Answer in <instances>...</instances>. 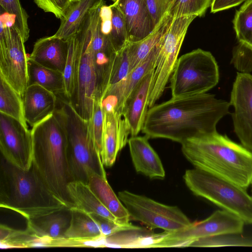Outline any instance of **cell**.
<instances>
[{
  "label": "cell",
  "mask_w": 252,
  "mask_h": 252,
  "mask_svg": "<svg viewBox=\"0 0 252 252\" xmlns=\"http://www.w3.org/2000/svg\"><path fill=\"white\" fill-rule=\"evenodd\" d=\"M229 102L204 93L172 97L148 109L142 132L148 138L183 143L217 131L219 122L229 113Z\"/></svg>",
  "instance_id": "cell-1"
},
{
  "label": "cell",
  "mask_w": 252,
  "mask_h": 252,
  "mask_svg": "<svg viewBox=\"0 0 252 252\" xmlns=\"http://www.w3.org/2000/svg\"><path fill=\"white\" fill-rule=\"evenodd\" d=\"M182 151L194 168L228 180L246 189L252 184V152L217 131L190 138Z\"/></svg>",
  "instance_id": "cell-2"
},
{
  "label": "cell",
  "mask_w": 252,
  "mask_h": 252,
  "mask_svg": "<svg viewBox=\"0 0 252 252\" xmlns=\"http://www.w3.org/2000/svg\"><path fill=\"white\" fill-rule=\"evenodd\" d=\"M0 206L14 211L27 220L69 209L49 189L32 163L19 168L1 156Z\"/></svg>",
  "instance_id": "cell-3"
},
{
  "label": "cell",
  "mask_w": 252,
  "mask_h": 252,
  "mask_svg": "<svg viewBox=\"0 0 252 252\" xmlns=\"http://www.w3.org/2000/svg\"><path fill=\"white\" fill-rule=\"evenodd\" d=\"M32 163L51 192L69 209L74 208L67 185L72 181L64 128L53 114L32 127Z\"/></svg>",
  "instance_id": "cell-4"
},
{
  "label": "cell",
  "mask_w": 252,
  "mask_h": 252,
  "mask_svg": "<svg viewBox=\"0 0 252 252\" xmlns=\"http://www.w3.org/2000/svg\"><path fill=\"white\" fill-rule=\"evenodd\" d=\"M57 97L54 114L65 131L67 163L72 181L88 184L93 174L106 177L100 154L91 135L89 121L84 120L76 112L66 97Z\"/></svg>",
  "instance_id": "cell-5"
},
{
  "label": "cell",
  "mask_w": 252,
  "mask_h": 252,
  "mask_svg": "<svg viewBox=\"0 0 252 252\" xmlns=\"http://www.w3.org/2000/svg\"><path fill=\"white\" fill-rule=\"evenodd\" d=\"M104 4L105 2L103 0H99L75 34L78 44V62L74 91L68 100L76 112L87 121H90L92 118L96 91L92 40L100 18L101 8Z\"/></svg>",
  "instance_id": "cell-6"
},
{
  "label": "cell",
  "mask_w": 252,
  "mask_h": 252,
  "mask_svg": "<svg viewBox=\"0 0 252 252\" xmlns=\"http://www.w3.org/2000/svg\"><path fill=\"white\" fill-rule=\"evenodd\" d=\"M183 179L195 195L204 198L252 224V196L246 189L221 177L194 168L186 171Z\"/></svg>",
  "instance_id": "cell-7"
},
{
  "label": "cell",
  "mask_w": 252,
  "mask_h": 252,
  "mask_svg": "<svg viewBox=\"0 0 252 252\" xmlns=\"http://www.w3.org/2000/svg\"><path fill=\"white\" fill-rule=\"evenodd\" d=\"M220 78L217 62L211 52L197 49L177 59L170 77L172 97L207 93Z\"/></svg>",
  "instance_id": "cell-8"
},
{
  "label": "cell",
  "mask_w": 252,
  "mask_h": 252,
  "mask_svg": "<svg viewBox=\"0 0 252 252\" xmlns=\"http://www.w3.org/2000/svg\"><path fill=\"white\" fill-rule=\"evenodd\" d=\"M14 23L13 16L1 10L0 76L23 97L29 86L28 57Z\"/></svg>",
  "instance_id": "cell-9"
},
{
  "label": "cell",
  "mask_w": 252,
  "mask_h": 252,
  "mask_svg": "<svg viewBox=\"0 0 252 252\" xmlns=\"http://www.w3.org/2000/svg\"><path fill=\"white\" fill-rule=\"evenodd\" d=\"M118 197L127 211L130 220L151 228L173 232L186 228L192 223L177 206L165 205L126 190L119 192Z\"/></svg>",
  "instance_id": "cell-10"
},
{
  "label": "cell",
  "mask_w": 252,
  "mask_h": 252,
  "mask_svg": "<svg viewBox=\"0 0 252 252\" xmlns=\"http://www.w3.org/2000/svg\"><path fill=\"white\" fill-rule=\"evenodd\" d=\"M195 16L174 18L157 54L151 81L148 107L155 105L165 90L174 69L178 56L189 25Z\"/></svg>",
  "instance_id": "cell-11"
},
{
  "label": "cell",
  "mask_w": 252,
  "mask_h": 252,
  "mask_svg": "<svg viewBox=\"0 0 252 252\" xmlns=\"http://www.w3.org/2000/svg\"><path fill=\"white\" fill-rule=\"evenodd\" d=\"M245 222L227 211L217 210L206 219L195 222L184 229L168 232L157 248L189 246L200 238L224 234H241Z\"/></svg>",
  "instance_id": "cell-12"
},
{
  "label": "cell",
  "mask_w": 252,
  "mask_h": 252,
  "mask_svg": "<svg viewBox=\"0 0 252 252\" xmlns=\"http://www.w3.org/2000/svg\"><path fill=\"white\" fill-rule=\"evenodd\" d=\"M0 151L9 162L23 170L32 163L31 130L17 120L0 113Z\"/></svg>",
  "instance_id": "cell-13"
},
{
  "label": "cell",
  "mask_w": 252,
  "mask_h": 252,
  "mask_svg": "<svg viewBox=\"0 0 252 252\" xmlns=\"http://www.w3.org/2000/svg\"><path fill=\"white\" fill-rule=\"evenodd\" d=\"M234 131L246 148L252 152V75L238 72L233 82L229 102Z\"/></svg>",
  "instance_id": "cell-14"
},
{
  "label": "cell",
  "mask_w": 252,
  "mask_h": 252,
  "mask_svg": "<svg viewBox=\"0 0 252 252\" xmlns=\"http://www.w3.org/2000/svg\"><path fill=\"white\" fill-rule=\"evenodd\" d=\"M104 123L101 158L103 165L111 167L118 154L128 142L129 127L122 114L114 110L103 111Z\"/></svg>",
  "instance_id": "cell-15"
},
{
  "label": "cell",
  "mask_w": 252,
  "mask_h": 252,
  "mask_svg": "<svg viewBox=\"0 0 252 252\" xmlns=\"http://www.w3.org/2000/svg\"><path fill=\"white\" fill-rule=\"evenodd\" d=\"M114 3L123 14L128 42L139 41L154 30L155 27L146 0H118Z\"/></svg>",
  "instance_id": "cell-16"
},
{
  "label": "cell",
  "mask_w": 252,
  "mask_h": 252,
  "mask_svg": "<svg viewBox=\"0 0 252 252\" xmlns=\"http://www.w3.org/2000/svg\"><path fill=\"white\" fill-rule=\"evenodd\" d=\"M92 59L96 80L95 100H100L108 84L112 62L116 54L108 36L104 34L100 26V19L94 29L92 40Z\"/></svg>",
  "instance_id": "cell-17"
},
{
  "label": "cell",
  "mask_w": 252,
  "mask_h": 252,
  "mask_svg": "<svg viewBox=\"0 0 252 252\" xmlns=\"http://www.w3.org/2000/svg\"><path fill=\"white\" fill-rule=\"evenodd\" d=\"M154 69L147 74L133 90L124 106L122 115L131 136L142 130L148 110V100Z\"/></svg>",
  "instance_id": "cell-18"
},
{
  "label": "cell",
  "mask_w": 252,
  "mask_h": 252,
  "mask_svg": "<svg viewBox=\"0 0 252 252\" xmlns=\"http://www.w3.org/2000/svg\"><path fill=\"white\" fill-rule=\"evenodd\" d=\"M25 120L33 127L55 111L58 97L37 84L29 85L22 97Z\"/></svg>",
  "instance_id": "cell-19"
},
{
  "label": "cell",
  "mask_w": 252,
  "mask_h": 252,
  "mask_svg": "<svg viewBox=\"0 0 252 252\" xmlns=\"http://www.w3.org/2000/svg\"><path fill=\"white\" fill-rule=\"evenodd\" d=\"M146 136H131L127 142L135 171L150 179H163L165 172L161 161Z\"/></svg>",
  "instance_id": "cell-20"
},
{
  "label": "cell",
  "mask_w": 252,
  "mask_h": 252,
  "mask_svg": "<svg viewBox=\"0 0 252 252\" xmlns=\"http://www.w3.org/2000/svg\"><path fill=\"white\" fill-rule=\"evenodd\" d=\"M68 40L51 35L34 43L28 59L44 67L63 73L68 53Z\"/></svg>",
  "instance_id": "cell-21"
},
{
  "label": "cell",
  "mask_w": 252,
  "mask_h": 252,
  "mask_svg": "<svg viewBox=\"0 0 252 252\" xmlns=\"http://www.w3.org/2000/svg\"><path fill=\"white\" fill-rule=\"evenodd\" d=\"M173 20L167 12L147 37L137 42H128L129 72L159 48Z\"/></svg>",
  "instance_id": "cell-22"
},
{
  "label": "cell",
  "mask_w": 252,
  "mask_h": 252,
  "mask_svg": "<svg viewBox=\"0 0 252 252\" xmlns=\"http://www.w3.org/2000/svg\"><path fill=\"white\" fill-rule=\"evenodd\" d=\"M168 231L154 233L147 229L125 230L104 238V247L121 248H157L158 244L167 235Z\"/></svg>",
  "instance_id": "cell-23"
},
{
  "label": "cell",
  "mask_w": 252,
  "mask_h": 252,
  "mask_svg": "<svg viewBox=\"0 0 252 252\" xmlns=\"http://www.w3.org/2000/svg\"><path fill=\"white\" fill-rule=\"evenodd\" d=\"M71 218L70 209H64L27 220V229L38 238H64Z\"/></svg>",
  "instance_id": "cell-24"
},
{
  "label": "cell",
  "mask_w": 252,
  "mask_h": 252,
  "mask_svg": "<svg viewBox=\"0 0 252 252\" xmlns=\"http://www.w3.org/2000/svg\"><path fill=\"white\" fill-rule=\"evenodd\" d=\"M67 190L74 205L73 208L118 221L101 202L88 184L81 181H72L67 185Z\"/></svg>",
  "instance_id": "cell-25"
},
{
  "label": "cell",
  "mask_w": 252,
  "mask_h": 252,
  "mask_svg": "<svg viewBox=\"0 0 252 252\" xmlns=\"http://www.w3.org/2000/svg\"><path fill=\"white\" fill-rule=\"evenodd\" d=\"M88 184L103 205L122 223L130 220L127 211L109 184L107 178L93 174L89 178Z\"/></svg>",
  "instance_id": "cell-26"
},
{
  "label": "cell",
  "mask_w": 252,
  "mask_h": 252,
  "mask_svg": "<svg viewBox=\"0 0 252 252\" xmlns=\"http://www.w3.org/2000/svg\"><path fill=\"white\" fill-rule=\"evenodd\" d=\"M100 0H74L67 9L60 26L53 35L68 40L80 29L91 10Z\"/></svg>",
  "instance_id": "cell-27"
},
{
  "label": "cell",
  "mask_w": 252,
  "mask_h": 252,
  "mask_svg": "<svg viewBox=\"0 0 252 252\" xmlns=\"http://www.w3.org/2000/svg\"><path fill=\"white\" fill-rule=\"evenodd\" d=\"M69 225L64 238L74 239H98L105 238L90 214L72 208Z\"/></svg>",
  "instance_id": "cell-28"
},
{
  "label": "cell",
  "mask_w": 252,
  "mask_h": 252,
  "mask_svg": "<svg viewBox=\"0 0 252 252\" xmlns=\"http://www.w3.org/2000/svg\"><path fill=\"white\" fill-rule=\"evenodd\" d=\"M29 85L37 84L57 96H65L63 73L44 67L28 59Z\"/></svg>",
  "instance_id": "cell-29"
},
{
  "label": "cell",
  "mask_w": 252,
  "mask_h": 252,
  "mask_svg": "<svg viewBox=\"0 0 252 252\" xmlns=\"http://www.w3.org/2000/svg\"><path fill=\"white\" fill-rule=\"evenodd\" d=\"M158 49L152 52L145 60L131 70L124 80L116 85L120 97L119 109L122 113L125 104L133 90L144 77L154 69L155 60Z\"/></svg>",
  "instance_id": "cell-30"
},
{
  "label": "cell",
  "mask_w": 252,
  "mask_h": 252,
  "mask_svg": "<svg viewBox=\"0 0 252 252\" xmlns=\"http://www.w3.org/2000/svg\"><path fill=\"white\" fill-rule=\"evenodd\" d=\"M0 113L17 120L28 128L24 116L22 97L1 76Z\"/></svg>",
  "instance_id": "cell-31"
},
{
  "label": "cell",
  "mask_w": 252,
  "mask_h": 252,
  "mask_svg": "<svg viewBox=\"0 0 252 252\" xmlns=\"http://www.w3.org/2000/svg\"><path fill=\"white\" fill-rule=\"evenodd\" d=\"M0 244L1 249L43 247L44 239L34 236L27 228L17 230L0 224Z\"/></svg>",
  "instance_id": "cell-32"
},
{
  "label": "cell",
  "mask_w": 252,
  "mask_h": 252,
  "mask_svg": "<svg viewBox=\"0 0 252 252\" xmlns=\"http://www.w3.org/2000/svg\"><path fill=\"white\" fill-rule=\"evenodd\" d=\"M233 28L239 41L252 48V0H247L236 11Z\"/></svg>",
  "instance_id": "cell-33"
},
{
  "label": "cell",
  "mask_w": 252,
  "mask_h": 252,
  "mask_svg": "<svg viewBox=\"0 0 252 252\" xmlns=\"http://www.w3.org/2000/svg\"><path fill=\"white\" fill-rule=\"evenodd\" d=\"M68 40V53L63 75L65 85V97L70 99L75 87L78 62V48L75 34Z\"/></svg>",
  "instance_id": "cell-34"
},
{
  "label": "cell",
  "mask_w": 252,
  "mask_h": 252,
  "mask_svg": "<svg viewBox=\"0 0 252 252\" xmlns=\"http://www.w3.org/2000/svg\"><path fill=\"white\" fill-rule=\"evenodd\" d=\"M213 0H174L168 13L173 18L204 15Z\"/></svg>",
  "instance_id": "cell-35"
},
{
  "label": "cell",
  "mask_w": 252,
  "mask_h": 252,
  "mask_svg": "<svg viewBox=\"0 0 252 252\" xmlns=\"http://www.w3.org/2000/svg\"><path fill=\"white\" fill-rule=\"evenodd\" d=\"M240 234H224L202 238L190 244L191 247H218L223 246H251L252 238Z\"/></svg>",
  "instance_id": "cell-36"
},
{
  "label": "cell",
  "mask_w": 252,
  "mask_h": 252,
  "mask_svg": "<svg viewBox=\"0 0 252 252\" xmlns=\"http://www.w3.org/2000/svg\"><path fill=\"white\" fill-rule=\"evenodd\" d=\"M0 5L1 9L14 17V26L26 42L30 35L29 16L20 0H0Z\"/></svg>",
  "instance_id": "cell-37"
},
{
  "label": "cell",
  "mask_w": 252,
  "mask_h": 252,
  "mask_svg": "<svg viewBox=\"0 0 252 252\" xmlns=\"http://www.w3.org/2000/svg\"><path fill=\"white\" fill-rule=\"evenodd\" d=\"M111 6L112 17L108 38L114 49L117 52L128 43L127 32L123 13L114 3Z\"/></svg>",
  "instance_id": "cell-38"
},
{
  "label": "cell",
  "mask_w": 252,
  "mask_h": 252,
  "mask_svg": "<svg viewBox=\"0 0 252 252\" xmlns=\"http://www.w3.org/2000/svg\"><path fill=\"white\" fill-rule=\"evenodd\" d=\"M128 43L116 52L111 63L106 90L124 80L129 72Z\"/></svg>",
  "instance_id": "cell-39"
},
{
  "label": "cell",
  "mask_w": 252,
  "mask_h": 252,
  "mask_svg": "<svg viewBox=\"0 0 252 252\" xmlns=\"http://www.w3.org/2000/svg\"><path fill=\"white\" fill-rule=\"evenodd\" d=\"M231 63L239 71L243 73L252 72V48L241 42L232 51Z\"/></svg>",
  "instance_id": "cell-40"
},
{
  "label": "cell",
  "mask_w": 252,
  "mask_h": 252,
  "mask_svg": "<svg viewBox=\"0 0 252 252\" xmlns=\"http://www.w3.org/2000/svg\"><path fill=\"white\" fill-rule=\"evenodd\" d=\"M104 113L100 100H95L91 119L89 121L91 135L98 152L101 156L103 130Z\"/></svg>",
  "instance_id": "cell-41"
},
{
  "label": "cell",
  "mask_w": 252,
  "mask_h": 252,
  "mask_svg": "<svg viewBox=\"0 0 252 252\" xmlns=\"http://www.w3.org/2000/svg\"><path fill=\"white\" fill-rule=\"evenodd\" d=\"M91 215L98 224L102 234L104 237H108L120 231L138 229L141 228L132 225L130 222L122 223L98 215Z\"/></svg>",
  "instance_id": "cell-42"
},
{
  "label": "cell",
  "mask_w": 252,
  "mask_h": 252,
  "mask_svg": "<svg viewBox=\"0 0 252 252\" xmlns=\"http://www.w3.org/2000/svg\"><path fill=\"white\" fill-rule=\"evenodd\" d=\"M74 0H33L35 4L45 12L53 14L60 20L63 19Z\"/></svg>",
  "instance_id": "cell-43"
},
{
  "label": "cell",
  "mask_w": 252,
  "mask_h": 252,
  "mask_svg": "<svg viewBox=\"0 0 252 252\" xmlns=\"http://www.w3.org/2000/svg\"><path fill=\"white\" fill-rule=\"evenodd\" d=\"M174 0H146L155 27L168 12Z\"/></svg>",
  "instance_id": "cell-44"
},
{
  "label": "cell",
  "mask_w": 252,
  "mask_h": 252,
  "mask_svg": "<svg viewBox=\"0 0 252 252\" xmlns=\"http://www.w3.org/2000/svg\"><path fill=\"white\" fill-rule=\"evenodd\" d=\"M247 0H213L211 5L212 13L228 9L243 3Z\"/></svg>",
  "instance_id": "cell-45"
},
{
  "label": "cell",
  "mask_w": 252,
  "mask_h": 252,
  "mask_svg": "<svg viewBox=\"0 0 252 252\" xmlns=\"http://www.w3.org/2000/svg\"><path fill=\"white\" fill-rule=\"evenodd\" d=\"M112 0L114 2H115L117 1L118 0Z\"/></svg>",
  "instance_id": "cell-46"
}]
</instances>
